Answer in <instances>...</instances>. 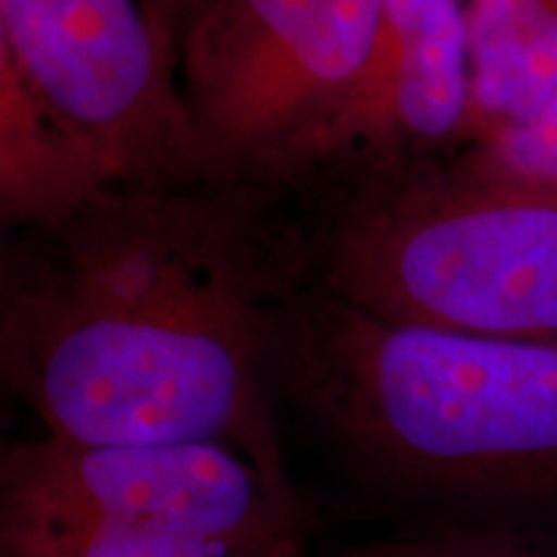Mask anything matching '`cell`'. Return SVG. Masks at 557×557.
<instances>
[{
    "mask_svg": "<svg viewBox=\"0 0 557 557\" xmlns=\"http://www.w3.org/2000/svg\"><path fill=\"white\" fill-rule=\"evenodd\" d=\"M143 3L148 5L150 16L158 21V26L165 32V37L176 45L181 58V41H184L194 18H197L212 0H143Z\"/></svg>",
    "mask_w": 557,
    "mask_h": 557,
    "instance_id": "7c38bea8",
    "label": "cell"
},
{
    "mask_svg": "<svg viewBox=\"0 0 557 557\" xmlns=\"http://www.w3.org/2000/svg\"><path fill=\"white\" fill-rule=\"evenodd\" d=\"M0 511L67 513L246 547H289L308 511L289 480L214 442L78 444L24 438L0 451Z\"/></svg>",
    "mask_w": 557,
    "mask_h": 557,
    "instance_id": "8992f818",
    "label": "cell"
},
{
    "mask_svg": "<svg viewBox=\"0 0 557 557\" xmlns=\"http://www.w3.org/2000/svg\"><path fill=\"white\" fill-rule=\"evenodd\" d=\"M333 557H553L529 534L504 527L434 524Z\"/></svg>",
    "mask_w": 557,
    "mask_h": 557,
    "instance_id": "8fae6325",
    "label": "cell"
},
{
    "mask_svg": "<svg viewBox=\"0 0 557 557\" xmlns=\"http://www.w3.org/2000/svg\"><path fill=\"white\" fill-rule=\"evenodd\" d=\"M297 238L299 278L393 323L557 338V201L457 152L333 171Z\"/></svg>",
    "mask_w": 557,
    "mask_h": 557,
    "instance_id": "3957f363",
    "label": "cell"
},
{
    "mask_svg": "<svg viewBox=\"0 0 557 557\" xmlns=\"http://www.w3.org/2000/svg\"><path fill=\"white\" fill-rule=\"evenodd\" d=\"M263 374L369 498L421 527L557 517V338L393 323L297 282L269 312Z\"/></svg>",
    "mask_w": 557,
    "mask_h": 557,
    "instance_id": "7a4b0ae2",
    "label": "cell"
},
{
    "mask_svg": "<svg viewBox=\"0 0 557 557\" xmlns=\"http://www.w3.org/2000/svg\"><path fill=\"white\" fill-rule=\"evenodd\" d=\"M465 11L472 145L524 122L557 90V0H465Z\"/></svg>",
    "mask_w": 557,
    "mask_h": 557,
    "instance_id": "ba28073f",
    "label": "cell"
},
{
    "mask_svg": "<svg viewBox=\"0 0 557 557\" xmlns=\"http://www.w3.org/2000/svg\"><path fill=\"white\" fill-rule=\"evenodd\" d=\"M472 171L557 201V90L524 122L457 152Z\"/></svg>",
    "mask_w": 557,
    "mask_h": 557,
    "instance_id": "30bf717a",
    "label": "cell"
},
{
    "mask_svg": "<svg viewBox=\"0 0 557 557\" xmlns=\"http://www.w3.org/2000/svg\"><path fill=\"white\" fill-rule=\"evenodd\" d=\"M382 0H212L181 41L201 181L310 176L377 45Z\"/></svg>",
    "mask_w": 557,
    "mask_h": 557,
    "instance_id": "277c9868",
    "label": "cell"
},
{
    "mask_svg": "<svg viewBox=\"0 0 557 557\" xmlns=\"http://www.w3.org/2000/svg\"><path fill=\"white\" fill-rule=\"evenodd\" d=\"M472 111L465 0H382L364 81L312 173L438 158L468 145Z\"/></svg>",
    "mask_w": 557,
    "mask_h": 557,
    "instance_id": "52a82bcc",
    "label": "cell"
},
{
    "mask_svg": "<svg viewBox=\"0 0 557 557\" xmlns=\"http://www.w3.org/2000/svg\"><path fill=\"white\" fill-rule=\"evenodd\" d=\"M3 557H297L299 545L246 547L67 513L0 511Z\"/></svg>",
    "mask_w": 557,
    "mask_h": 557,
    "instance_id": "9c48e42d",
    "label": "cell"
},
{
    "mask_svg": "<svg viewBox=\"0 0 557 557\" xmlns=\"http://www.w3.org/2000/svg\"><path fill=\"white\" fill-rule=\"evenodd\" d=\"M271 191L120 186L5 246L0 369L45 434L99 447L214 442L289 480L263 333L299 263Z\"/></svg>",
    "mask_w": 557,
    "mask_h": 557,
    "instance_id": "6da1fadb",
    "label": "cell"
},
{
    "mask_svg": "<svg viewBox=\"0 0 557 557\" xmlns=\"http://www.w3.org/2000/svg\"><path fill=\"white\" fill-rule=\"evenodd\" d=\"M0 70L114 189L201 181L178 50L143 0H0Z\"/></svg>",
    "mask_w": 557,
    "mask_h": 557,
    "instance_id": "5b68a950",
    "label": "cell"
}]
</instances>
